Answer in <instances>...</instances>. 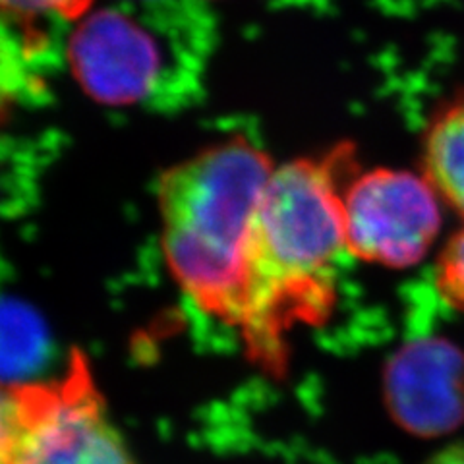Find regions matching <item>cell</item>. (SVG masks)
<instances>
[{
	"label": "cell",
	"mask_w": 464,
	"mask_h": 464,
	"mask_svg": "<svg viewBox=\"0 0 464 464\" xmlns=\"http://www.w3.org/2000/svg\"><path fill=\"white\" fill-rule=\"evenodd\" d=\"M348 161L339 150L275 169L254 217L232 327L269 372L285 370L288 331L322 324L335 302L333 264L346 250L339 184Z\"/></svg>",
	"instance_id": "6da1fadb"
},
{
	"label": "cell",
	"mask_w": 464,
	"mask_h": 464,
	"mask_svg": "<svg viewBox=\"0 0 464 464\" xmlns=\"http://www.w3.org/2000/svg\"><path fill=\"white\" fill-rule=\"evenodd\" d=\"M248 140L211 145L159 182L163 252L174 281L198 306L235 325L254 217L273 174Z\"/></svg>",
	"instance_id": "7a4b0ae2"
},
{
	"label": "cell",
	"mask_w": 464,
	"mask_h": 464,
	"mask_svg": "<svg viewBox=\"0 0 464 464\" xmlns=\"http://www.w3.org/2000/svg\"><path fill=\"white\" fill-rule=\"evenodd\" d=\"M16 389L22 426L6 464H138L82 354L70 356L63 375Z\"/></svg>",
	"instance_id": "3957f363"
},
{
	"label": "cell",
	"mask_w": 464,
	"mask_h": 464,
	"mask_svg": "<svg viewBox=\"0 0 464 464\" xmlns=\"http://www.w3.org/2000/svg\"><path fill=\"white\" fill-rule=\"evenodd\" d=\"M346 250L387 267L418 264L441 228L440 194L409 170L375 169L343 188Z\"/></svg>",
	"instance_id": "277c9868"
},
{
	"label": "cell",
	"mask_w": 464,
	"mask_h": 464,
	"mask_svg": "<svg viewBox=\"0 0 464 464\" xmlns=\"http://www.w3.org/2000/svg\"><path fill=\"white\" fill-rule=\"evenodd\" d=\"M383 395L391 418L416 438L464 424V351L443 337H418L389 358Z\"/></svg>",
	"instance_id": "5b68a950"
},
{
	"label": "cell",
	"mask_w": 464,
	"mask_h": 464,
	"mask_svg": "<svg viewBox=\"0 0 464 464\" xmlns=\"http://www.w3.org/2000/svg\"><path fill=\"white\" fill-rule=\"evenodd\" d=\"M68 54L80 85L105 105L148 101L163 76V54L155 37L119 12L82 18Z\"/></svg>",
	"instance_id": "8992f818"
},
{
	"label": "cell",
	"mask_w": 464,
	"mask_h": 464,
	"mask_svg": "<svg viewBox=\"0 0 464 464\" xmlns=\"http://www.w3.org/2000/svg\"><path fill=\"white\" fill-rule=\"evenodd\" d=\"M424 169L435 192L464 215V93L433 112L424 136Z\"/></svg>",
	"instance_id": "52a82bcc"
},
{
	"label": "cell",
	"mask_w": 464,
	"mask_h": 464,
	"mask_svg": "<svg viewBox=\"0 0 464 464\" xmlns=\"http://www.w3.org/2000/svg\"><path fill=\"white\" fill-rule=\"evenodd\" d=\"M47 335L39 317L16 302H0V383L24 387L37 383Z\"/></svg>",
	"instance_id": "ba28073f"
},
{
	"label": "cell",
	"mask_w": 464,
	"mask_h": 464,
	"mask_svg": "<svg viewBox=\"0 0 464 464\" xmlns=\"http://www.w3.org/2000/svg\"><path fill=\"white\" fill-rule=\"evenodd\" d=\"M438 288L451 306L464 312V227L449 240L440 257Z\"/></svg>",
	"instance_id": "9c48e42d"
},
{
	"label": "cell",
	"mask_w": 464,
	"mask_h": 464,
	"mask_svg": "<svg viewBox=\"0 0 464 464\" xmlns=\"http://www.w3.org/2000/svg\"><path fill=\"white\" fill-rule=\"evenodd\" d=\"M90 6L92 0H0V14L27 20L43 16L82 20Z\"/></svg>",
	"instance_id": "30bf717a"
},
{
	"label": "cell",
	"mask_w": 464,
	"mask_h": 464,
	"mask_svg": "<svg viewBox=\"0 0 464 464\" xmlns=\"http://www.w3.org/2000/svg\"><path fill=\"white\" fill-rule=\"evenodd\" d=\"M22 426V397L16 387L0 383V464H6Z\"/></svg>",
	"instance_id": "8fae6325"
},
{
	"label": "cell",
	"mask_w": 464,
	"mask_h": 464,
	"mask_svg": "<svg viewBox=\"0 0 464 464\" xmlns=\"http://www.w3.org/2000/svg\"><path fill=\"white\" fill-rule=\"evenodd\" d=\"M14 99H16V70L8 56L0 51V119L6 114Z\"/></svg>",
	"instance_id": "7c38bea8"
},
{
	"label": "cell",
	"mask_w": 464,
	"mask_h": 464,
	"mask_svg": "<svg viewBox=\"0 0 464 464\" xmlns=\"http://www.w3.org/2000/svg\"><path fill=\"white\" fill-rule=\"evenodd\" d=\"M424 464H464V443L453 445L428 459Z\"/></svg>",
	"instance_id": "4fadbf2b"
}]
</instances>
